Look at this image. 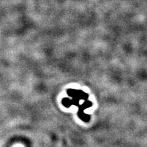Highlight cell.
I'll use <instances>...</instances> for the list:
<instances>
[{
	"label": "cell",
	"instance_id": "obj_1",
	"mask_svg": "<svg viewBox=\"0 0 147 147\" xmlns=\"http://www.w3.org/2000/svg\"><path fill=\"white\" fill-rule=\"evenodd\" d=\"M78 115L79 116V118L81 120H82L85 122H89L90 120L91 116L89 114H86L85 112V110L81 108L78 107Z\"/></svg>",
	"mask_w": 147,
	"mask_h": 147
},
{
	"label": "cell",
	"instance_id": "obj_2",
	"mask_svg": "<svg viewBox=\"0 0 147 147\" xmlns=\"http://www.w3.org/2000/svg\"><path fill=\"white\" fill-rule=\"evenodd\" d=\"M76 99L79 100H87L88 98H89V95L86 93L84 92V91H80V90H77V94H76Z\"/></svg>",
	"mask_w": 147,
	"mask_h": 147
},
{
	"label": "cell",
	"instance_id": "obj_3",
	"mask_svg": "<svg viewBox=\"0 0 147 147\" xmlns=\"http://www.w3.org/2000/svg\"><path fill=\"white\" fill-rule=\"evenodd\" d=\"M62 104L66 108H69L72 106V102H71V98H65L62 100Z\"/></svg>",
	"mask_w": 147,
	"mask_h": 147
},
{
	"label": "cell",
	"instance_id": "obj_4",
	"mask_svg": "<svg viewBox=\"0 0 147 147\" xmlns=\"http://www.w3.org/2000/svg\"><path fill=\"white\" fill-rule=\"evenodd\" d=\"M93 104L92 102L89 101V100H85V102H83V104H80L79 106H78V107L81 108L83 109V110H86V109L89 108H90L92 106Z\"/></svg>",
	"mask_w": 147,
	"mask_h": 147
},
{
	"label": "cell",
	"instance_id": "obj_5",
	"mask_svg": "<svg viewBox=\"0 0 147 147\" xmlns=\"http://www.w3.org/2000/svg\"><path fill=\"white\" fill-rule=\"evenodd\" d=\"M67 94L69 97H70L71 98H76V94H77V90L73 89H69L67 91Z\"/></svg>",
	"mask_w": 147,
	"mask_h": 147
},
{
	"label": "cell",
	"instance_id": "obj_6",
	"mask_svg": "<svg viewBox=\"0 0 147 147\" xmlns=\"http://www.w3.org/2000/svg\"><path fill=\"white\" fill-rule=\"evenodd\" d=\"M71 102H72V105L78 107V106L80 105V100L76 98H71Z\"/></svg>",
	"mask_w": 147,
	"mask_h": 147
}]
</instances>
